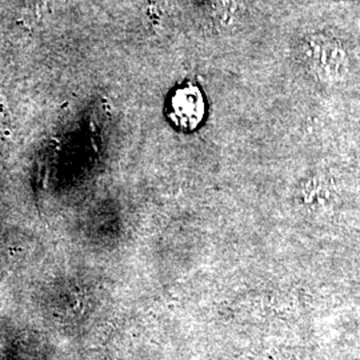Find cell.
Wrapping results in <instances>:
<instances>
[{"mask_svg":"<svg viewBox=\"0 0 360 360\" xmlns=\"http://www.w3.org/2000/svg\"><path fill=\"white\" fill-rule=\"evenodd\" d=\"M309 58L319 77L330 80H343L349 72V59L346 49L334 39H315L309 46Z\"/></svg>","mask_w":360,"mask_h":360,"instance_id":"cell-1","label":"cell"},{"mask_svg":"<svg viewBox=\"0 0 360 360\" xmlns=\"http://www.w3.org/2000/svg\"><path fill=\"white\" fill-rule=\"evenodd\" d=\"M206 115V102L202 92L193 86H187L174 92L168 103V117L179 129H198Z\"/></svg>","mask_w":360,"mask_h":360,"instance_id":"cell-2","label":"cell"}]
</instances>
